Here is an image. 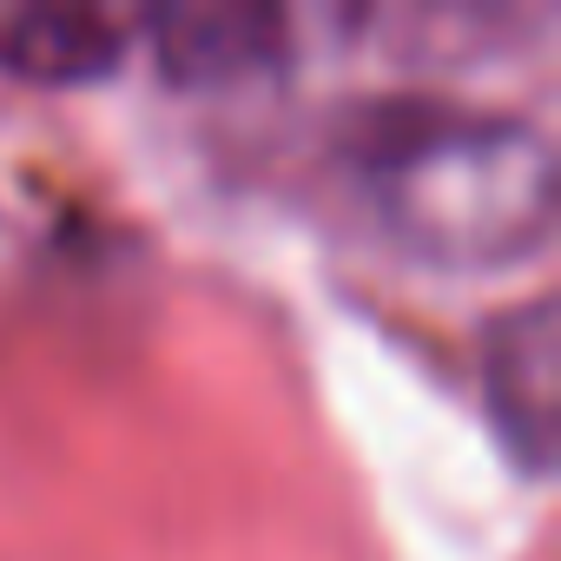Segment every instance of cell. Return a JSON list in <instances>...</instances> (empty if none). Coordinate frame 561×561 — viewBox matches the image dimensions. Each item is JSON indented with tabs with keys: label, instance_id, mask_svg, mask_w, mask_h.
<instances>
[{
	"label": "cell",
	"instance_id": "6da1fadb",
	"mask_svg": "<svg viewBox=\"0 0 561 561\" xmlns=\"http://www.w3.org/2000/svg\"><path fill=\"white\" fill-rule=\"evenodd\" d=\"M351 205L423 264H508L554 231L541 126L449 100H370L331 146Z\"/></svg>",
	"mask_w": 561,
	"mask_h": 561
},
{
	"label": "cell",
	"instance_id": "7a4b0ae2",
	"mask_svg": "<svg viewBox=\"0 0 561 561\" xmlns=\"http://www.w3.org/2000/svg\"><path fill=\"white\" fill-rule=\"evenodd\" d=\"M482 390L502 443L522 456L528 476H541L554 456V410H561V318L548 298H528L489 324Z\"/></svg>",
	"mask_w": 561,
	"mask_h": 561
},
{
	"label": "cell",
	"instance_id": "3957f363",
	"mask_svg": "<svg viewBox=\"0 0 561 561\" xmlns=\"http://www.w3.org/2000/svg\"><path fill=\"white\" fill-rule=\"evenodd\" d=\"M146 34L179 87H238L285 67V14L277 8H165L146 21Z\"/></svg>",
	"mask_w": 561,
	"mask_h": 561
},
{
	"label": "cell",
	"instance_id": "277c9868",
	"mask_svg": "<svg viewBox=\"0 0 561 561\" xmlns=\"http://www.w3.org/2000/svg\"><path fill=\"white\" fill-rule=\"evenodd\" d=\"M119 60V21L93 8H14L0 14V67L21 80H100Z\"/></svg>",
	"mask_w": 561,
	"mask_h": 561
}]
</instances>
